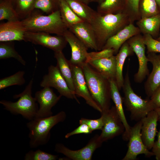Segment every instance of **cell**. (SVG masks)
Instances as JSON below:
<instances>
[{
    "label": "cell",
    "instance_id": "6da1fadb",
    "mask_svg": "<svg viewBox=\"0 0 160 160\" xmlns=\"http://www.w3.org/2000/svg\"><path fill=\"white\" fill-rule=\"evenodd\" d=\"M131 23L127 15L122 12L102 15L97 12L90 23L97 50H101L108 39Z\"/></svg>",
    "mask_w": 160,
    "mask_h": 160
},
{
    "label": "cell",
    "instance_id": "7a4b0ae2",
    "mask_svg": "<svg viewBox=\"0 0 160 160\" xmlns=\"http://www.w3.org/2000/svg\"><path fill=\"white\" fill-rule=\"evenodd\" d=\"M81 68L91 96L102 112L110 109L111 98L109 80L88 63Z\"/></svg>",
    "mask_w": 160,
    "mask_h": 160
},
{
    "label": "cell",
    "instance_id": "3957f363",
    "mask_svg": "<svg viewBox=\"0 0 160 160\" xmlns=\"http://www.w3.org/2000/svg\"><path fill=\"white\" fill-rule=\"evenodd\" d=\"M21 21L26 31L44 32L63 36L68 29L62 20L59 10L48 15L33 12Z\"/></svg>",
    "mask_w": 160,
    "mask_h": 160
},
{
    "label": "cell",
    "instance_id": "277c9868",
    "mask_svg": "<svg viewBox=\"0 0 160 160\" xmlns=\"http://www.w3.org/2000/svg\"><path fill=\"white\" fill-rule=\"evenodd\" d=\"M66 115L61 111L55 115L41 118H35L27 123L29 131V145L31 148H36L46 144L50 137L52 128L60 122L64 121Z\"/></svg>",
    "mask_w": 160,
    "mask_h": 160
},
{
    "label": "cell",
    "instance_id": "5b68a950",
    "mask_svg": "<svg viewBox=\"0 0 160 160\" xmlns=\"http://www.w3.org/2000/svg\"><path fill=\"white\" fill-rule=\"evenodd\" d=\"M33 81L32 78L23 92L14 95V98H19L17 101L12 102L1 100L0 103L4 106V109L13 114L21 115L29 121L34 118L39 108L35 97L32 96Z\"/></svg>",
    "mask_w": 160,
    "mask_h": 160
},
{
    "label": "cell",
    "instance_id": "8992f818",
    "mask_svg": "<svg viewBox=\"0 0 160 160\" xmlns=\"http://www.w3.org/2000/svg\"><path fill=\"white\" fill-rule=\"evenodd\" d=\"M128 68V66L122 87L124 93L123 101L127 110L130 112L131 119L138 121L152 110L150 105L149 99H143L134 91L131 85Z\"/></svg>",
    "mask_w": 160,
    "mask_h": 160
},
{
    "label": "cell",
    "instance_id": "52a82bcc",
    "mask_svg": "<svg viewBox=\"0 0 160 160\" xmlns=\"http://www.w3.org/2000/svg\"><path fill=\"white\" fill-rule=\"evenodd\" d=\"M104 125L98 138L102 143L124 133L125 127L115 106L101 113Z\"/></svg>",
    "mask_w": 160,
    "mask_h": 160
},
{
    "label": "cell",
    "instance_id": "ba28073f",
    "mask_svg": "<svg viewBox=\"0 0 160 160\" xmlns=\"http://www.w3.org/2000/svg\"><path fill=\"white\" fill-rule=\"evenodd\" d=\"M40 85L43 88L45 87L54 88L62 96L69 99H74L78 103H80L76 95L69 87L57 65H51L49 67L48 73L44 76Z\"/></svg>",
    "mask_w": 160,
    "mask_h": 160
},
{
    "label": "cell",
    "instance_id": "9c48e42d",
    "mask_svg": "<svg viewBox=\"0 0 160 160\" xmlns=\"http://www.w3.org/2000/svg\"><path fill=\"white\" fill-rule=\"evenodd\" d=\"M142 124L141 120L131 127L127 151L122 160H135L138 155L142 154L148 157L154 155L153 152L146 148L142 140L141 135Z\"/></svg>",
    "mask_w": 160,
    "mask_h": 160
},
{
    "label": "cell",
    "instance_id": "30bf717a",
    "mask_svg": "<svg viewBox=\"0 0 160 160\" xmlns=\"http://www.w3.org/2000/svg\"><path fill=\"white\" fill-rule=\"evenodd\" d=\"M136 55L139 63L138 71L134 76V80L137 83H141L149 75L148 67V62L145 54L146 46L143 35L140 34L134 36L127 41Z\"/></svg>",
    "mask_w": 160,
    "mask_h": 160
},
{
    "label": "cell",
    "instance_id": "8fae6325",
    "mask_svg": "<svg viewBox=\"0 0 160 160\" xmlns=\"http://www.w3.org/2000/svg\"><path fill=\"white\" fill-rule=\"evenodd\" d=\"M24 39L25 41L41 45L55 52L62 51L68 43L63 36H52L49 33L41 32L26 31Z\"/></svg>",
    "mask_w": 160,
    "mask_h": 160
},
{
    "label": "cell",
    "instance_id": "7c38bea8",
    "mask_svg": "<svg viewBox=\"0 0 160 160\" xmlns=\"http://www.w3.org/2000/svg\"><path fill=\"white\" fill-rule=\"evenodd\" d=\"M98 137L99 135H95L85 146L76 150H71L62 143H57L55 145V151L63 154L71 160H91L94 151L101 147L103 143L99 140Z\"/></svg>",
    "mask_w": 160,
    "mask_h": 160
},
{
    "label": "cell",
    "instance_id": "4fadbf2b",
    "mask_svg": "<svg viewBox=\"0 0 160 160\" xmlns=\"http://www.w3.org/2000/svg\"><path fill=\"white\" fill-rule=\"evenodd\" d=\"M62 96H57L52 89L45 87L37 91L34 97L39 105V107L35 118H41L52 116L51 110L58 102Z\"/></svg>",
    "mask_w": 160,
    "mask_h": 160
},
{
    "label": "cell",
    "instance_id": "5bb4252c",
    "mask_svg": "<svg viewBox=\"0 0 160 160\" xmlns=\"http://www.w3.org/2000/svg\"><path fill=\"white\" fill-rule=\"evenodd\" d=\"M70 64L72 73L74 93L76 95L82 97L89 105L101 113V109L91 96L82 68Z\"/></svg>",
    "mask_w": 160,
    "mask_h": 160
},
{
    "label": "cell",
    "instance_id": "9a60e30c",
    "mask_svg": "<svg viewBox=\"0 0 160 160\" xmlns=\"http://www.w3.org/2000/svg\"><path fill=\"white\" fill-rule=\"evenodd\" d=\"M63 36L69 44L71 55L70 63L82 68L87 63L88 49L72 32L68 29Z\"/></svg>",
    "mask_w": 160,
    "mask_h": 160
},
{
    "label": "cell",
    "instance_id": "2e32d148",
    "mask_svg": "<svg viewBox=\"0 0 160 160\" xmlns=\"http://www.w3.org/2000/svg\"><path fill=\"white\" fill-rule=\"evenodd\" d=\"M142 120L141 138L145 145L150 150L153 146L157 133L158 114L155 110L151 111Z\"/></svg>",
    "mask_w": 160,
    "mask_h": 160
},
{
    "label": "cell",
    "instance_id": "e0dca14e",
    "mask_svg": "<svg viewBox=\"0 0 160 160\" xmlns=\"http://www.w3.org/2000/svg\"><path fill=\"white\" fill-rule=\"evenodd\" d=\"M139 28L130 23L116 34L109 38L102 49H111L116 54L122 45L132 37L141 34Z\"/></svg>",
    "mask_w": 160,
    "mask_h": 160
},
{
    "label": "cell",
    "instance_id": "ac0fdd59",
    "mask_svg": "<svg viewBox=\"0 0 160 160\" xmlns=\"http://www.w3.org/2000/svg\"><path fill=\"white\" fill-rule=\"evenodd\" d=\"M148 61L152 65L153 69L144 84L145 93L150 98L160 85V53H147Z\"/></svg>",
    "mask_w": 160,
    "mask_h": 160
},
{
    "label": "cell",
    "instance_id": "d6986e66",
    "mask_svg": "<svg viewBox=\"0 0 160 160\" xmlns=\"http://www.w3.org/2000/svg\"><path fill=\"white\" fill-rule=\"evenodd\" d=\"M26 31L20 20L1 23L0 25V41H24Z\"/></svg>",
    "mask_w": 160,
    "mask_h": 160
},
{
    "label": "cell",
    "instance_id": "ffe728a7",
    "mask_svg": "<svg viewBox=\"0 0 160 160\" xmlns=\"http://www.w3.org/2000/svg\"><path fill=\"white\" fill-rule=\"evenodd\" d=\"M68 29L88 48L97 51L94 33L90 23L82 21L73 25Z\"/></svg>",
    "mask_w": 160,
    "mask_h": 160
},
{
    "label": "cell",
    "instance_id": "44dd1931",
    "mask_svg": "<svg viewBox=\"0 0 160 160\" xmlns=\"http://www.w3.org/2000/svg\"><path fill=\"white\" fill-rule=\"evenodd\" d=\"M87 63L109 80L113 79L115 80L116 72V55L90 60L88 61Z\"/></svg>",
    "mask_w": 160,
    "mask_h": 160
},
{
    "label": "cell",
    "instance_id": "7402d4cb",
    "mask_svg": "<svg viewBox=\"0 0 160 160\" xmlns=\"http://www.w3.org/2000/svg\"><path fill=\"white\" fill-rule=\"evenodd\" d=\"M109 81L111 88V98L125 127V131L122 134V138L125 141H128L131 127L129 124L124 114L122 97L120 93L115 80L111 79Z\"/></svg>",
    "mask_w": 160,
    "mask_h": 160
},
{
    "label": "cell",
    "instance_id": "603a6c76",
    "mask_svg": "<svg viewBox=\"0 0 160 160\" xmlns=\"http://www.w3.org/2000/svg\"><path fill=\"white\" fill-rule=\"evenodd\" d=\"M134 53L132 48L127 41L122 45L116 55L115 81L119 90L122 88L124 82L123 70L124 62L127 57L133 55Z\"/></svg>",
    "mask_w": 160,
    "mask_h": 160
},
{
    "label": "cell",
    "instance_id": "cb8c5ba5",
    "mask_svg": "<svg viewBox=\"0 0 160 160\" xmlns=\"http://www.w3.org/2000/svg\"><path fill=\"white\" fill-rule=\"evenodd\" d=\"M136 24L141 33L143 35L149 34L156 39L159 35L160 13L148 17L141 18L137 21Z\"/></svg>",
    "mask_w": 160,
    "mask_h": 160
},
{
    "label": "cell",
    "instance_id": "d4e9b609",
    "mask_svg": "<svg viewBox=\"0 0 160 160\" xmlns=\"http://www.w3.org/2000/svg\"><path fill=\"white\" fill-rule=\"evenodd\" d=\"M74 12L84 22L90 23L96 15L95 11L79 0H65Z\"/></svg>",
    "mask_w": 160,
    "mask_h": 160
},
{
    "label": "cell",
    "instance_id": "484cf974",
    "mask_svg": "<svg viewBox=\"0 0 160 160\" xmlns=\"http://www.w3.org/2000/svg\"><path fill=\"white\" fill-rule=\"evenodd\" d=\"M54 57L57 60V66L60 73L70 89L74 92L72 73L69 61L66 58L62 51L55 52Z\"/></svg>",
    "mask_w": 160,
    "mask_h": 160
},
{
    "label": "cell",
    "instance_id": "4316f807",
    "mask_svg": "<svg viewBox=\"0 0 160 160\" xmlns=\"http://www.w3.org/2000/svg\"><path fill=\"white\" fill-rule=\"evenodd\" d=\"M59 10L62 20L68 28L84 21L73 11L65 0H59Z\"/></svg>",
    "mask_w": 160,
    "mask_h": 160
},
{
    "label": "cell",
    "instance_id": "83f0119b",
    "mask_svg": "<svg viewBox=\"0 0 160 160\" xmlns=\"http://www.w3.org/2000/svg\"><path fill=\"white\" fill-rule=\"evenodd\" d=\"M123 0H105L98 4L97 12L100 15L116 14L123 12Z\"/></svg>",
    "mask_w": 160,
    "mask_h": 160
},
{
    "label": "cell",
    "instance_id": "f1b7e54d",
    "mask_svg": "<svg viewBox=\"0 0 160 160\" xmlns=\"http://www.w3.org/2000/svg\"><path fill=\"white\" fill-rule=\"evenodd\" d=\"M36 0H12L13 7L20 19L30 15L35 8Z\"/></svg>",
    "mask_w": 160,
    "mask_h": 160
},
{
    "label": "cell",
    "instance_id": "f546056e",
    "mask_svg": "<svg viewBox=\"0 0 160 160\" xmlns=\"http://www.w3.org/2000/svg\"><path fill=\"white\" fill-rule=\"evenodd\" d=\"M138 10L141 19L160 13V9L155 0H140Z\"/></svg>",
    "mask_w": 160,
    "mask_h": 160
},
{
    "label": "cell",
    "instance_id": "4dcf8cb0",
    "mask_svg": "<svg viewBox=\"0 0 160 160\" xmlns=\"http://www.w3.org/2000/svg\"><path fill=\"white\" fill-rule=\"evenodd\" d=\"M10 58H14L23 65H26L25 61L15 49L13 43L11 41L0 42V59Z\"/></svg>",
    "mask_w": 160,
    "mask_h": 160
},
{
    "label": "cell",
    "instance_id": "1f68e13d",
    "mask_svg": "<svg viewBox=\"0 0 160 160\" xmlns=\"http://www.w3.org/2000/svg\"><path fill=\"white\" fill-rule=\"evenodd\" d=\"M20 19L13 7L12 0H0V20L14 21Z\"/></svg>",
    "mask_w": 160,
    "mask_h": 160
},
{
    "label": "cell",
    "instance_id": "d6a6232c",
    "mask_svg": "<svg viewBox=\"0 0 160 160\" xmlns=\"http://www.w3.org/2000/svg\"><path fill=\"white\" fill-rule=\"evenodd\" d=\"M139 0H123V12L127 15L131 23H134L141 19L138 10Z\"/></svg>",
    "mask_w": 160,
    "mask_h": 160
},
{
    "label": "cell",
    "instance_id": "836d02e7",
    "mask_svg": "<svg viewBox=\"0 0 160 160\" xmlns=\"http://www.w3.org/2000/svg\"><path fill=\"white\" fill-rule=\"evenodd\" d=\"M23 71H19L14 74L0 79V89L13 85L21 86L25 82Z\"/></svg>",
    "mask_w": 160,
    "mask_h": 160
},
{
    "label": "cell",
    "instance_id": "e575fe53",
    "mask_svg": "<svg viewBox=\"0 0 160 160\" xmlns=\"http://www.w3.org/2000/svg\"><path fill=\"white\" fill-rule=\"evenodd\" d=\"M59 0H36L35 8L49 14L59 10Z\"/></svg>",
    "mask_w": 160,
    "mask_h": 160
},
{
    "label": "cell",
    "instance_id": "d590c367",
    "mask_svg": "<svg viewBox=\"0 0 160 160\" xmlns=\"http://www.w3.org/2000/svg\"><path fill=\"white\" fill-rule=\"evenodd\" d=\"M58 156L43 151L39 149L35 151L31 150L26 153L25 160H56Z\"/></svg>",
    "mask_w": 160,
    "mask_h": 160
},
{
    "label": "cell",
    "instance_id": "8d00e7d4",
    "mask_svg": "<svg viewBox=\"0 0 160 160\" xmlns=\"http://www.w3.org/2000/svg\"><path fill=\"white\" fill-rule=\"evenodd\" d=\"M144 42L147 49V53L155 52L160 53V41L153 38L151 35H143Z\"/></svg>",
    "mask_w": 160,
    "mask_h": 160
},
{
    "label": "cell",
    "instance_id": "74e56055",
    "mask_svg": "<svg viewBox=\"0 0 160 160\" xmlns=\"http://www.w3.org/2000/svg\"><path fill=\"white\" fill-rule=\"evenodd\" d=\"M79 124H84L87 125L92 132L96 130L103 129L104 121L103 116L101 115L100 117L97 119H90L81 118L79 121Z\"/></svg>",
    "mask_w": 160,
    "mask_h": 160
},
{
    "label": "cell",
    "instance_id": "f35d334b",
    "mask_svg": "<svg viewBox=\"0 0 160 160\" xmlns=\"http://www.w3.org/2000/svg\"><path fill=\"white\" fill-rule=\"evenodd\" d=\"M114 55L113 50L109 49H102L99 52H88L87 63L88 61L90 60L109 57Z\"/></svg>",
    "mask_w": 160,
    "mask_h": 160
},
{
    "label": "cell",
    "instance_id": "ab89813d",
    "mask_svg": "<svg viewBox=\"0 0 160 160\" xmlns=\"http://www.w3.org/2000/svg\"><path fill=\"white\" fill-rule=\"evenodd\" d=\"M92 132L89 126L87 124H80L78 127L72 131L67 133L65 135V138H68L75 135L80 134H88Z\"/></svg>",
    "mask_w": 160,
    "mask_h": 160
},
{
    "label": "cell",
    "instance_id": "60d3db41",
    "mask_svg": "<svg viewBox=\"0 0 160 160\" xmlns=\"http://www.w3.org/2000/svg\"><path fill=\"white\" fill-rule=\"evenodd\" d=\"M149 103L152 110L160 107V85L150 98Z\"/></svg>",
    "mask_w": 160,
    "mask_h": 160
},
{
    "label": "cell",
    "instance_id": "b9f144b4",
    "mask_svg": "<svg viewBox=\"0 0 160 160\" xmlns=\"http://www.w3.org/2000/svg\"><path fill=\"white\" fill-rule=\"evenodd\" d=\"M157 139L155 142L152 148V152L157 160H160V129L157 134Z\"/></svg>",
    "mask_w": 160,
    "mask_h": 160
},
{
    "label": "cell",
    "instance_id": "7bdbcfd3",
    "mask_svg": "<svg viewBox=\"0 0 160 160\" xmlns=\"http://www.w3.org/2000/svg\"><path fill=\"white\" fill-rule=\"evenodd\" d=\"M158 116V121L160 122V107L155 110Z\"/></svg>",
    "mask_w": 160,
    "mask_h": 160
},
{
    "label": "cell",
    "instance_id": "ee69618b",
    "mask_svg": "<svg viewBox=\"0 0 160 160\" xmlns=\"http://www.w3.org/2000/svg\"><path fill=\"white\" fill-rule=\"evenodd\" d=\"M104 0H92L91 2H96L99 4L103 1Z\"/></svg>",
    "mask_w": 160,
    "mask_h": 160
},
{
    "label": "cell",
    "instance_id": "f6af8a7d",
    "mask_svg": "<svg viewBox=\"0 0 160 160\" xmlns=\"http://www.w3.org/2000/svg\"><path fill=\"white\" fill-rule=\"evenodd\" d=\"M85 4L88 5L91 2L92 0H79Z\"/></svg>",
    "mask_w": 160,
    "mask_h": 160
},
{
    "label": "cell",
    "instance_id": "bcb514c9",
    "mask_svg": "<svg viewBox=\"0 0 160 160\" xmlns=\"http://www.w3.org/2000/svg\"><path fill=\"white\" fill-rule=\"evenodd\" d=\"M160 9V0H155Z\"/></svg>",
    "mask_w": 160,
    "mask_h": 160
},
{
    "label": "cell",
    "instance_id": "7dc6e473",
    "mask_svg": "<svg viewBox=\"0 0 160 160\" xmlns=\"http://www.w3.org/2000/svg\"><path fill=\"white\" fill-rule=\"evenodd\" d=\"M155 39L156 40L160 41V34H159L158 37Z\"/></svg>",
    "mask_w": 160,
    "mask_h": 160
}]
</instances>
